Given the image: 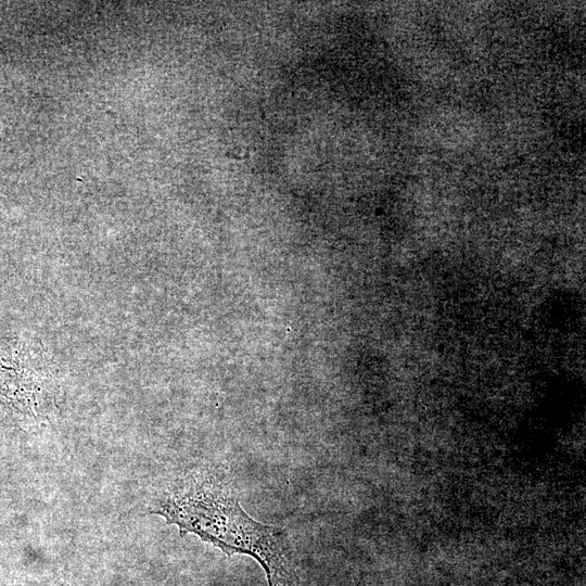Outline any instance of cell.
Masks as SVG:
<instances>
[{
  "label": "cell",
  "mask_w": 586,
  "mask_h": 586,
  "mask_svg": "<svg viewBox=\"0 0 586 586\" xmlns=\"http://www.w3.org/2000/svg\"><path fill=\"white\" fill-rule=\"evenodd\" d=\"M151 511L176 525L181 536L194 534L226 556L246 555L263 568L268 586H279L293 568L285 528L256 521L239 504L230 480L215 471H193L174 480Z\"/></svg>",
  "instance_id": "6da1fadb"
},
{
  "label": "cell",
  "mask_w": 586,
  "mask_h": 586,
  "mask_svg": "<svg viewBox=\"0 0 586 586\" xmlns=\"http://www.w3.org/2000/svg\"><path fill=\"white\" fill-rule=\"evenodd\" d=\"M54 385L40 348L28 343L0 349V405L23 418L41 420L54 405Z\"/></svg>",
  "instance_id": "7a4b0ae2"
}]
</instances>
